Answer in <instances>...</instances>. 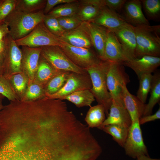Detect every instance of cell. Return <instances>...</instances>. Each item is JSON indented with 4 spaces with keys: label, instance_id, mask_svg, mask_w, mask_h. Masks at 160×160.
Returning <instances> with one entry per match:
<instances>
[{
    "label": "cell",
    "instance_id": "6da1fadb",
    "mask_svg": "<svg viewBox=\"0 0 160 160\" xmlns=\"http://www.w3.org/2000/svg\"><path fill=\"white\" fill-rule=\"evenodd\" d=\"M0 160H52L38 142L26 140L0 142Z\"/></svg>",
    "mask_w": 160,
    "mask_h": 160
},
{
    "label": "cell",
    "instance_id": "7a4b0ae2",
    "mask_svg": "<svg viewBox=\"0 0 160 160\" xmlns=\"http://www.w3.org/2000/svg\"><path fill=\"white\" fill-rule=\"evenodd\" d=\"M45 16L42 10L28 13L15 9L7 17L4 22L9 27V35L16 41L30 33L37 25L43 21Z\"/></svg>",
    "mask_w": 160,
    "mask_h": 160
},
{
    "label": "cell",
    "instance_id": "3957f363",
    "mask_svg": "<svg viewBox=\"0 0 160 160\" xmlns=\"http://www.w3.org/2000/svg\"><path fill=\"white\" fill-rule=\"evenodd\" d=\"M136 41L135 58L144 55L160 57V25L134 26Z\"/></svg>",
    "mask_w": 160,
    "mask_h": 160
},
{
    "label": "cell",
    "instance_id": "277c9868",
    "mask_svg": "<svg viewBox=\"0 0 160 160\" xmlns=\"http://www.w3.org/2000/svg\"><path fill=\"white\" fill-rule=\"evenodd\" d=\"M110 62L103 60L99 64L85 69L89 75L92 82L90 90L98 104L104 108L107 116L112 104L106 81V72Z\"/></svg>",
    "mask_w": 160,
    "mask_h": 160
},
{
    "label": "cell",
    "instance_id": "5b68a950",
    "mask_svg": "<svg viewBox=\"0 0 160 160\" xmlns=\"http://www.w3.org/2000/svg\"><path fill=\"white\" fill-rule=\"evenodd\" d=\"M107 87L112 103L124 106L123 100V88L130 81L124 65L116 62H110L106 74Z\"/></svg>",
    "mask_w": 160,
    "mask_h": 160
},
{
    "label": "cell",
    "instance_id": "8992f818",
    "mask_svg": "<svg viewBox=\"0 0 160 160\" xmlns=\"http://www.w3.org/2000/svg\"><path fill=\"white\" fill-rule=\"evenodd\" d=\"M15 41L18 46L37 48L48 46L60 47L62 41L59 37L48 29L43 21L37 25L28 35Z\"/></svg>",
    "mask_w": 160,
    "mask_h": 160
},
{
    "label": "cell",
    "instance_id": "52a82bcc",
    "mask_svg": "<svg viewBox=\"0 0 160 160\" xmlns=\"http://www.w3.org/2000/svg\"><path fill=\"white\" fill-rule=\"evenodd\" d=\"M41 47V56L55 69L80 73H87L85 69L74 64L60 47L48 46Z\"/></svg>",
    "mask_w": 160,
    "mask_h": 160
},
{
    "label": "cell",
    "instance_id": "ba28073f",
    "mask_svg": "<svg viewBox=\"0 0 160 160\" xmlns=\"http://www.w3.org/2000/svg\"><path fill=\"white\" fill-rule=\"evenodd\" d=\"M60 47L74 64L84 69L99 64L103 60L91 48L73 46L63 41Z\"/></svg>",
    "mask_w": 160,
    "mask_h": 160
},
{
    "label": "cell",
    "instance_id": "9c48e42d",
    "mask_svg": "<svg viewBox=\"0 0 160 160\" xmlns=\"http://www.w3.org/2000/svg\"><path fill=\"white\" fill-rule=\"evenodd\" d=\"M139 119L132 122L123 148L126 154L136 159L141 155L149 156L143 137Z\"/></svg>",
    "mask_w": 160,
    "mask_h": 160
},
{
    "label": "cell",
    "instance_id": "30bf717a",
    "mask_svg": "<svg viewBox=\"0 0 160 160\" xmlns=\"http://www.w3.org/2000/svg\"><path fill=\"white\" fill-rule=\"evenodd\" d=\"M5 47L4 52L5 69L4 76L7 78L23 72L22 68V53L21 49L9 34L4 38Z\"/></svg>",
    "mask_w": 160,
    "mask_h": 160
},
{
    "label": "cell",
    "instance_id": "8fae6325",
    "mask_svg": "<svg viewBox=\"0 0 160 160\" xmlns=\"http://www.w3.org/2000/svg\"><path fill=\"white\" fill-rule=\"evenodd\" d=\"M92 84L88 73H80L70 72L63 87L53 94L46 97L52 99H59L76 91L82 90L90 89Z\"/></svg>",
    "mask_w": 160,
    "mask_h": 160
},
{
    "label": "cell",
    "instance_id": "7c38bea8",
    "mask_svg": "<svg viewBox=\"0 0 160 160\" xmlns=\"http://www.w3.org/2000/svg\"><path fill=\"white\" fill-rule=\"evenodd\" d=\"M112 31L122 46L126 61L135 58L136 41L134 26L127 23Z\"/></svg>",
    "mask_w": 160,
    "mask_h": 160
},
{
    "label": "cell",
    "instance_id": "4fadbf2b",
    "mask_svg": "<svg viewBox=\"0 0 160 160\" xmlns=\"http://www.w3.org/2000/svg\"><path fill=\"white\" fill-rule=\"evenodd\" d=\"M60 40L72 46L90 49L93 46L87 22H83L77 28L65 31Z\"/></svg>",
    "mask_w": 160,
    "mask_h": 160
},
{
    "label": "cell",
    "instance_id": "5bb4252c",
    "mask_svg": "<svg viewBox=\"0 0 160 160\" xmlns=\"http://www.w3.org/2000/svg\"><path fill=\"white\" fill-rule=\"evenodd\" d=\"M21 47L22 68V71L28 77V84L34 81L38 66L41 49V47Z\"/></svg>",
    "mask_w": 160,
    "mask_h": 160
},
{
    "label": "cell",
    "instance_id": "9a60e30c",
    "mask_svg": "<svg viewBox=\"0 0 160 160\" xmlns=\"http://www.w3.org/2000/svg\"><path fill=\"white\" fill-rule=\"evenodd\" d=\"M122 64L132 69L138 78L143 74L154 72L160 65V57L144 55L127 60Z\"/></svg>",
    "mask_w": 160,
    "mask_h": 160
},
{
    "label": "cell",
    "instance_id": "2e32d148",
    "mask_svg": "<svg viewBox=\"0 0 160 160\" xmlns=\"http://www.w3.org/2000/svg\"><path fill=\"white\" fill-rule=\"evenodd\" d=\"M141 0L127 1L123 9V16L126 22L134 26L142 25H150L143 14Z\"/></svg>",
    "mask_w": 160,
    "mask_h": 160
},
{
    "label": "cell",
    "instance_id": "e0dca14e",
    "mask_svg": "<svg viewBox=\"0 0 160 160\" xmlns=\"http://www.w3.org/2000/svg\"><path fill=\"white\" fill-rule=\"evenodd\" d=\"M92 22L111 31L116 30L127 23L116 12L106 6L101 9L97 16Z\"/></svg>",
    "mask_w": 160,
    "mask_h": 160
},
{
    "label": "cell",
    "instance_id": "ac0fdd59",
    "mask_svg": "<svg viewBox=\"0 0 160 160\" xmlns=\"http://www.w3.org/2000/svg\"><path fill=\"white\" fill-rule=\"evenodd\" d=\"M104 56L105 60L122 64L127 60L121 44L114 32L109 30L104 48Z\"/></svg>",
    "mask_w": 160,
    "mask_h": 160
},
{
    "label": "cell",
    "instance_id": "d6986e66",
    "mask_svg": "<svg viewBox=\"0 0 160 160\" xmlns=\"http://www.w3.org/2000/svg\"><path fill=\"white\" fill-rule=\"evenodd\" d=\"M87 22L93 46L100 58L105 60L104 50L108 30L92 22Z\"/></svg>",
    "mask_w": 160,
    "mask_h": 160
},
{
    "label": "cell",
    "instance_id": "ffe728a7",
    "mask_svg": "<svg viewBox=\"0 0 160 160\" xmlns=\"http://www.w3.org/2000/svg\"><path fill=\"white\" fill-rule=\"evenodd\" d=\"M126 85H124L123 87V100L124 107L132 122L139 119L143 116L146 104L143 103L136 96L132 94Z\"/></svg>",
    "mask_w": 160,
    "mask_h": 160
},
{
    "label": "cell",
    "instance_id": "44dd1931",
    "mask_svg": "<svg viewBox=\"0 0 160 160\" xmlns=\"http://www.w3.org/2000/svg\"><path fill=\"white\" fill-rule=\"evenodd\" d=\"M131 123V118L125 107L112 103L107 118L98 129L111 124L120 125L129 128Z\"/></svg>",
    "mask_w": 160,
    "mask_h": 160
},
{
    "label": "cell",
    "instance_id": "7402d4cb",
    "mask_svg": "<svg viewBox=\"0 0 160 160\" xmlns=\"http://www.w3.org/2000/svg\"><path fill=\"white\" fill-rule=\"evenodd\" d=\"M63 71L54 69L40 56L38 68L33 81L44 87L53 78Z\"/></svg>",
    "mask_w": 160,
    "mask_h": 160
},
{
    "label": "cell",
    "instance_id": "603a6c76",
    "mask_svg": "<svg viewBox=\"0 0 160 160\" xmlns=\"http://www.w3.org/2000/svg\"><path fill=\"white\" fill-rule=\"evenodd\" d=\"M59 99L66 100L72 103L77 107L80 108L85 106L90 107L95 99L90 90L86 89L74 92Z\"/></svg>",
    "mask_w": 160,
    "mask_h": 160
},
{
    "label": "cell",
    "instance_id": "cb8c5ba5",
    "mask_svg": "<svg viewBox=\"0 0 160 160\" xmlns=\"http://www.w3.org/2000/svg\"><path fill=\"white\" fill-rule=\"evenodd\" d=\"M105 109L101 105L91 106L85 118L88 127L98 128L106 119Z\"/></svg>",
    "mask_w": 160,
    "mask_h": 160
},
{
    "label": "cell",
    "instance_id": "d4e9b609",
    "mask_svg": "<svg viewBox=\"0 0 160 160\" xmlns=\"http://www.w3.org/2000/svg\"><path fill=\"white\" fill-rule=\"evenodd\" d=\"M148 102L145 104L143 116L151 114L153 108L160 100V74L159 72L153 75Z\"/></svg>",
    "mask_w": 160,
    "mask_h": 160
},
{
    "label": "cell",
    "instance_id": "484cf974",
    "mask_svg": "<svg viewBox=\"0 0 160 160\" xmlns=\"http://www.w3.org/2000/svg\"><path fill=\"white\" fill-rule=\"evenodd\" d=\"M129 128L120 125L111 124L99 129L110 135L113 139L123 147L127 136Z\"/></svg>",
    "mask_w": 160,
    "mask_h": 160
},
{
    "label": "cell",
    "instance_id": "4316f807",
    "mask_svg": "<svg viewBox=\"0 0 160 160\" xmlns=\"http://www.w3.org/2000/svg\"><path fill=\"white\" fill-rule=\"evenodd\" d=\"M7 78L9 80L17 95L21 100L28 85V79L26 74L23 71Z\"/></svg>",
    "mask_w": 160,
    "mask_h": 160
},
{
    "label": "cell",
    "instance_id": "83f0119b",
    "mask_svg": "<svg viewBox=\"0 0 160 160\" xmlns=\"http://www.w3.org/2000/svg\"><path fill=\"white\" fill-rule=\"evenodd\" d=\"M80 6L78 1L62 4L52 9L48 14L56 18L72 16L77 14Z\"/></svg>",
    "mask_w": 160,
    "mask_h": 160
},
{
    "label": "cell",
    "instance_id": "f1b7e54d",
    "mask_svg": "<svg viewBox=\"0 0 160 160\" xmlns=\"http://www.w3.org/2000/svg\"><path fill=\"white\" fill-rule=\"evenodd\" d=\"M70 72L63 71L50 80L44 87L46 96L60 90L65 84Z\"/></svg>",
    "mask_w": 160,
    "mask_h": 160
},
{
    "label": "cell",
    "instance_id": "f546056e",
    "mask_svg": "<svg viewBox=\"0 0 160 160\" xmlns=\"http://www.w3.org/2000/svg\"><path fill=\"white\" fill-rule=\"evenodd\" d=\"M46 1L44 0H18L15 9L26 13L35 12L44 8Z\"/></svg>",
    "mask_w": 160,
    "mask_h": 160
},
{
    "label": "cell",
    "instance_id": "4dcf8cb0",
    "mask_svg": "<svg viewBox=\"0 0 160 160\" xmlns=\"http://www.w3.org/2000/svg\"><path fill=\"white\" fill-rule=\"evenodd\" d=\"M153 77L152 73H148L141 75L138 78L139 81V87L136 96L144 103L150 91Z\"/></svg>",
    "mask_w": 160,
    "mask_h": 160
},
{
    "label": "cell",
    "instance_id": "1f68e13d",
    "mask_svg": "<svg viewBox=\"0 0 160 160\" xmlns=\"http://www.w3.org/2000/svg\"><path fill=\"white\" fill-rule=\"evenodd\" d=\"M46 97L44 88L39 84L33 81L28 84L26 90L21 100L32 101Z\"/></svg>",
    "mask_w": 160,
    "mask_h": 160
},
{
    "label": "cell",
    "instance_id": "d6a6232c",
    "mask_svg": "<svg viewBox=\"0 0 160 160\" xmlns=\"http://www.w3.org/2000/svg\"><path fill=\"white\" fill-rule=\"evenodd\" d=\"M101 9L89 4H80L77 15L82 22H91L97 17Z\"/></svg>",
    "mask_w": 160,
    "mask_h": 160
},
{
    "label": "cell",
    "instance_id": "836d02e7",
    "mask_svg": "<svg viewBox=\"0 0 160 160\" xmlns=\"http://www.w3.org/2000/svg\"><path fill=\"white\" fill-rule=\"evenodd\" d=\"M141 1L148 17L152 20H159L160 16V0H142Z\"/></svg>",
    "mask_w": 160,
    "mask_h": 160
},
{
    "label": "cell",
    "instance_id": "e575fe53",
    "mask_svg": "<svg viewBox=\"0 0 160 160\" xmlns=\"http://www.w3.org/2000/svg\"><path fill=\"white\" fill-rule=\"evenodd\" d=\"M0 94L6 97L10 101L20 100L9 80L4 76L0 77Z\"/></svg>",
    "mask_w": 160,
    "mask_h": 160
},
{
    "label": "cell",
    "instance_id": "d590c367",
    "mask_svg": "<svg viewBox=\"0 0 160 160\" xmlns=\"http://www.w3.org/2000/svg\"><path fill=\"white\" fill-rule=\"evenodd\" d=\"M43 22L48 29L56 36L60 37L65 32L60 25L57 18L50 15H45Z\"/></svg>",
    "mask_w": 160,
    "mask_h": 160
},
{
    "label": "cell",
    "instance_id": "8d00e7d4",
    "mask_svg": "<svg viewBox=\"0 0 160 160\" xmlns=\"http://www.w3.org/2000/svg\"><path fill=\"white\" fill-rule=\"evenodd\" d=\"M16 0H3L0 6V24L15 8Z\"/></svg>",
    "mask_w": 160,
    "mask_h": 160
},
{
    "label": "cell",
    "instance_id": "74e56055",
    "mask_svg": "<svg viewBox=\"0 0 160 160\" xmlns=\"http://www.w3.org/2000/svg\"><path fill=\"white\" fill-rule=\"evenodd\" d=\"M82 22L77 14L68 16L66 22L62 28L65 31H69L77 28Z\"/></svg>",
    "mask_w": 160,
    "mask_h": 160
},
{
    "label": "cell",
    "instance_id": "f35d334b",
    "mask_svg": "<svg viewBox=\"0 0 160 160\" xmlns=\"http://www.w3.org/2000/svg\"><path fill=\"white\" fill-rule=\"evenodd\" d=\"M126 0H105V6L109 8L116 12L123 9L127 1Z\"/></svg>",
    "mask_w": 160,
    "mask_h": 160
},
{
    "label": "cell",
    "instance_id": "ab89813d",
    "mask_svg": "<svg viewBox=\"0 0 160 160\" xmlns=\"http://www.w3.org/2000/svg\"><path fill=\"white\" fill-rule=\"evenodd\" d=\"M77 1L76 0H47V1L43 12L45 15H47L56 5Z\"/></svg>",
    "mask_w": 160,
    "mask_h": 160
},
{
    "label": "cell",
    "instance_id": "60d3db41",
    "mask_svg": "<svg viewBox=\"0 0 160 160\" xmlns=\"http://www.w3.org/2000/svg\"><path fill=\"white\" fill-rule=\"evenodd\" d=\"M160 119V108L153 114L146 116H144L140 117L139 119L140 124L142 125L147 122L154 121Z\"/></svg>",
    "mask_w": 160,
    "mask_h": 160
},
{
    "label": "cell",
    "instance_id": "b9f144b4",
    "mask_svg": "<svg viewBox=\"0 0 160 160\" xmlns=\"http://www.w3.org/2000/svg\"><path fill=\"white\" fill-rule=\"evenodd\" d=\"M79 2L81 4L92 5L100 8L105 6V0H82Z\"/></svg>",
    "mask_w": 160,
    "mask_h": 160
},
{
    "label": "cell",
    "instance_id": "7bdbcfd3",
    "mask_svg": "<svg viewBox=\"0 0 160 160\" xmlns=\"http://www.w3.org/2000/svg\"><path fill=\"white\" fill-rule=\"evenodd\" d=\"M9 33V30L8 25L4 22L0 24V41L3 40Z\"/></svg>",
    "mask_w": 160,
    "mask_h": 160
},
{
    "label": "cell",
    "instance_id": "ee69618b",
    "mask_svg": "<svg viewBox=\"0 0 160 160\" xmlns=\"http://www.w3.org/2000/svg\"><path fill=\"white\" fill-rule=\"evenodd\" d=\"M4 53L0 52V77L4 76L5 69Z\"/></svg>",
    "mask_w": 160,
    "mask_h": 160
},
{
    "label": "cell",
    "instance_id": "f6af8a7d",
    "mask_svg": "<svg viewBox=\"0 0 160 160\" xmlns=\"http://www.w3.org/2000/svg\"><path fill=\"white\" fill-rule=\"evenodd\" d=\"M136 160H160L159 159L151 158L149 156L141 155L138 156L136 158Z\"/></svg>",
    "mask_w": 160,
    "mask_h": 160
},
{
    "label": "cell",
    "instance_id": "bcb514c9",
    "mask_svg": "<svg viewBox=\"0 0 160 160\" xmlns=\"http://www.w3.org/2000/svg\"><path fill=\"white\" fill-rule=\"evenodd\" d=\"M5 42L4 39L0 41V52L4 53L5 50Z\"/></svg>",
    "mask_w": 160,
    "mask_h": 160
},
{
    "label": "cell",
    "instance_id": "7dc6e473",
    "mask_svg": "<svg viewBox=\"0 0 160 160\" xmlns=\"http://www.w3.org/2000/svg\"><path fill=\"white\" fill-rule=\"evenodd\" d=\"M4 97L0 98V112L3 108L4 106L2 104V99Z\"/></svg>",
    "mask_w": 160,
    "mask_h": 160
},
{
    "label": "cell",
    "instance_id": "c3c4849f",
    "mask_svg": "<svg viewBox=\"0 0 160 160\" xmlns=\"http://www.w3.org/2000/svg\"><path fill=\"white\" fill-rule=\"evenodd\" d=\"M3 0H0V6L2 4Z\"/></svg>",
    "mask_w": 160,
    "mask_h": 160
},
{
    "label": "cell",
    "instance_id": "681fc988",
    "mask_svg": "<svg viewBox=\"0 0 160 160\" xmlns=\"http://www.w3.org/2000/svg\"><path fill=\"white\" fill-rule=\"evenodd\" d=\"M2 97H4L3 96L1 95L0 94V98Z\"/></svg>",
    "mask_w": 160,
    "mask_h": 160
},
{
    "label": "cell",
    "instance_id": "f907efd6",
    "mask_svg": "<svg viewBox=\"0 0 160 160\" xmlns=\"http://www.w3.org/2000/svg\"><path fill=\"white\" fill-rule=\"evenodd\" d=\"M15 116V115H14V116ZM9 116H7V117H9Z\"/></svg>",
    "mask_w": 160,
    "mask_h": 160
}]
</instances>
